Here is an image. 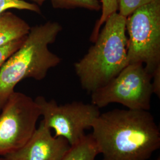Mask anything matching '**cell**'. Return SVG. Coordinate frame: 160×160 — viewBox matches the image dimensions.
I'll list each match as a JSON object with an SVG mask.
<instances>
[{
	"label": "cell",
	"mask_w": 160,
	"mask_h": 160,
	"mask_svg": "<svg viewBox=\"0 0 160 160\" xmlns=\"http://www.w3.org/2000/svg\"><path fill=\"white\" fill-rule=\"evenodd\" d=\"M1 110L0 157H2L29 141L41 114L35 100L20 92H13Z\"/></svg>",
	"instance_id": "8992f818"
},
{
	"label": "cell",
	"mask_w": 160,
	"mask_h": 160,
	"mask_svg": "<svg viewBox=\"0 0 160 160\" xmlns=\"http://www.w3.org/2000/svg\"><path fill=\"white\" fill-rule=\"evenodd\" d=\"M26 37L14 40L6 45L0 47V70L8 58L22 45Z\"/></svg>",
	"instance_id": "9a60e30c"
},
{
	"label": "cell",
	"mask_w": 160,
	"mask_h": 160,
	"mask_svg": "<svg viewBox=\"0 0 160 160\" xmlns=\"http://www.w3.org/2000/svg\"><path fill=\"white\" fill-rule=\"evenodd\" d=\"M32 2H34L36 5L38 6H41L43 5V4L45 2L46 0H31Z\"/></svg>",
	"instance_id": "e0dca14e"
},
{
	"label": "cell",
	"mask_w": 160,
	"mask_h": 160,
	"mask_svg": "<svg viewBox=\"0 0 160 160\" xmlns=\"http://www.w3.org/2000/svg\"><path fill=\"white\" fill-rule=\"evenodd\" d=\"M71 145L62 137L52 135L43 120L22 147L2 157L6 160H61Z\"/></svg>",
	"instance_id": "ba28073f"
},
{
	"label": "cell",
	"mask_w": 160,
	"mask_h": 160,
	"mask_svg": "<svg viewBox=\"0 0 160 160\" xmlns=\"http://www.w3.org/2000/svg\"><path fill=\"white\" fill-rule=\"evenodd\" d=\"M92 128L103 160H147L160 148V129L149 110L100 113Z\"/></svg>",
	"instance_id": "6da1fadb"
},
{
	"label": "cell",
	"mask_w": 160,
	"mask_h": 160,
	"mask_svg": "<svg viewBox=\"0 0 160 160\" xmlns=\"http://www.w3.org/2000/svg\"><path fill=\"white\" fill-rule=\"evenodd\" d=\"M156 160H160V157H158V158H157Z\"/></svg>",
	"instance_id": "d6986e66"
},
{
	"label": "cell",
	"mask_w": 160,
	"mask_h": 160,
	"mask_svg": "<svg viewBox=\"0 0 160 160\" xmlns=\"http://www.w3.org/2000/svg\"><path fill=\"white\" fill-rule=\"evenodd\" d=\"M153 0H118L119 13L123 17H128L139 7L148 4Z\"/></svg>",
	"instance_id": "5bb4252c"
},
{
	"label": "cell",
	"mask_w": 160,
	"mask_h": 160,
	"mask_svg": "<svg viewBox=\"0 0 160 160\" xmlns=\"http://www.w3.org/2000/svg\"><path fill=\"white\" fill-rule=\"evenodd\" d=\"M31 27L22 18L11 12L0 14V47L25 38Z\"/></svg>",
	"instance_id": "9c48e42d"
},
{
	"label": "cell",
	"mask_w": 160,
	"mask_h": 160,
	"mask_svg": "<svg viewBox=\"0 0 160 160\" xmlns=\"http://www.w3.org/2000/svg\"><path fill=\"white\" fill-rule=\"evenodd\" d=\"M0 160H6L4 158H2V157H0Z\"/></svg>",
	"instance_id": "ac0fdd59"
},
{
	"label": "cell",
	"mask_w": 160,
	"mask_h": 160,
	"mask_svg": "<svg viewBox=\"0 0 160 160\" xmlns=\"http://www.w3.org/2000/svg\"><path fill=\"white\" fill-rule=\"evenodd\" d=\"M10 9L28 10L38 14L41 13L39 6L24 0H0V14Z\"/></svg>",
	"instance_id": "4fadbf2b"
},
{
	"label": "cell",
	"mask_w": 160,
	"mask_h": 160,
	"mask_svg": "<svg viewBox=\"0 0 160 160\" xmlns=\"http://www.w3.org/2000/svg\"><path fill=\"white\" fill-rule=\"evenodd\" d=\"M102 14L99 19L96 22L90 36V41L94 43L97 39L102 27L110 16L118 10V0H100Z\"/></svg>",
	"instance_id": "7c38bea8"
},
{
	"label": "cell",
	"mask_w": 160,
	"mask_h": 160,
	"mask_svg": "<svg viewBox=\"0 0 160 160\" xmlns=\"http://www.w3.org/2000/svg\"><path fill=\"white\" fill-rule=\"evenodd\" d=\"M62 30L59 23L52 21L30 28L22 45L0 70V110L21 81L43 80L50 69L61 63L62 59L52 52L49 46L55 42Z\"/></svg>",
	"instance_id": "7a4b0ae2"
},
{
	"label": "cell",
	"mask_w": 160,
	"mask_h": 160,
	"mask_svg": "<svg viewBox=\"0 0 160 160\" xmlns=\"http://www.w3.org/2000/svg\"><path fill=\"white\" fill-rule=\"evenodd\" d=\"M51 4L55 9L69 10L81 8L96 12L101 10L99 0H51Z\"/></svg>",
	"instance_id": "8fae6325"
},
{
	"label": "cell",
	"mask_w": 160,
	"mask_h": 160,
	"mask_svg": "<svg viewBox=\"0 0 160 160\" xmlns=\"http://www.w3.org/2000/svg\"><path fill=\"white\" fill-rule=\"evenodd\" d=\"M153 92L158 98L160 97V68L157 69L152 75Z\"/></svg>",
	"instance_id": "2e32d148"
},
{
	"label": "cell",
	"mask_w": 160,
	"mask_h": 160,
	"mask_svg": "<svg viewBox=\"0 0 160 160\" xmlns=\"http://www.w3.org/2000/svg\"><path fill=\"white\" fill-rule=\"evenodd\" d=\"M126 17L112 14L86 55L74 63L82 89L92 92L108 84L129 63Z\"/></svg>",
	"instance_id": "3957f363"
},
{
	"label": "cell",
	"mask_w": 160,
	"mask_h": 160,
	"mask_svg": "<svg viewBox=\"0 0 160 160\" xmlns=\"http://www.w3.org/2000/svg\"><path fill=\"white\" fill-rule=\"evenodd\" d=\"M128 63H142L149 74L160 68V0L139 7L126 17Z\"/></svg>",
	"instance_id": "277c9868"
},
{
	"label": "cell",
	"mask_w": 160,
	"mask_h": 160,
	"mask_svg": "<svg viewBox=\"0 0 160 160\" xmlns=\"http://www.w3.org/2000/svg\"><path fill=\"white\" fill-rule=\"evenodd\" d=\"M99 154L92 133L86 135L80 142L71 146L61 160H95Z\"/></svg>",
	"instance_id": "30bf717a"
},
{
	"label": "cell",
	"mask_w": 160,
	"mask_h": 160,
	"mask_svg": "<svg viewBox=\"0 0 160 160\" xmlns=\"http://www.w3.org/2000/svg\"><path fill=\"white\" fill-rule=\"evenodd\" d=\"M40 110L45 124L55 132V137L65 138L71 146L84 137L85 131L92 128L94 121L100 114V109L92 103L75 101L58 104L43 96L34 99Z\"/></svg>",
	"instance_id": "52a82bcc"
},
{
	"label": "cell",
	"mask_w": 160,
	"mask_h": 160,
	"mask_svg": "<svg viewBox=\"0 0 160 160\" xmlns=\"http://www.w3.org/2000/svg\"><path fill=\"white\" fill-rule=\"evenodd\" d=\"M154 94L152 75L142 63H129L106 85L91 92L92 103L103 108L112 103L128 109L149 110Z\"/></svg>",
	"instance_id": "5b68a950"
}]
</instances>
